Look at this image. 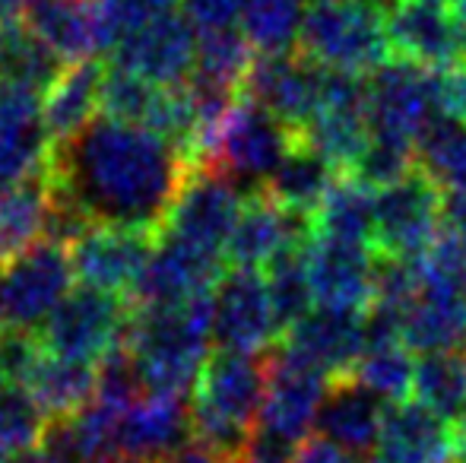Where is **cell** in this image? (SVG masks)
Wrapping results in <instances>:
<instances>
[{
  "label": "cell",
  "mask_w": 466,
  "mask_h": 463,
  "mask_svg": "<svg viewBox=\"0 0 466 463\" xmlns=\"http://www.w3.org/2000/svg\"><path fill=\"white\" fill-rule=\"evenodd\" d=\"M6 463H51L48 458L42 454V448H32V451H25V454H16V458H10Z\"/></svg>",
  "instance_id": "50"
},
{
  "label": "cell",
  "mask_w": 466,
  "mask_h": 463,
  "mask_svg": "<svg viewBox=\"0 0 466 463\" xmlns=\"http://www.w3.org/2000/svg\"><path fill=\"white\" fill-rule=\"evenodd\" d=\"M32 0H0V25L13 23V19H23L29 13Z\"/></svg>",
  "instance_id": "48"
},
{
  "label": "cell",
  "mask_w": 466,
  "mask_h": 463,
  "mask_svg": "<svg viewBox=\"0 0 466 463\" xmlns=\"http://www.w3.org/2000/svg\"><path fill=\"white\" fill-rule=\"evenodd\" d=\"M295 143L299 136L282 130L258 102L241 93L228 108L203 168H216L232 181H260L264 185Z\"/></svg>",
  "instance_id": "8"
},
{
  "label": "cell",
  "mask_w": 466,
  "mask_h": 463,
  "mask_svg": "<svg viewBox=\"0 0 466 463\" xmlns=\"http://www.w3.org/2000/svg\"><path fill=\"white\" fill-rule=\"evenodd\" d=\"M419 407L431 409L444 422H457L466 413V352H431L416 365L412 381Z\"/></svg>",
  "instance_id": "36"
},
{
  "label": "cell",
  "mask_w": 466,
  "mask_h": 463,
  "mask_svg": "<svg viewBox=\"0 0 466 463\" xmlns=\"http://www.w3.org/2000/svg\"><path fill=\"white\" fill-rule=\"evenodd\" d=\"M400 340L416 352H466V298L429 296L419 289L416 305L403 317Z\"/></svg>",
  "instance_id": "32"
},
{
  "label": "cell",
  "mask_w": 466,
  "mask_h": 463,
  "mask_svg": "<svg viewBox=\"0 0 466 463\" xmlns=\"http://www.w3.org/2000/svg\"><path fill=\"white\" fill-rule=\"evenodd\" d=\"M305 146H311L337 175L356 172L359 159L371 143L369 124V89L362 80L339 76L327 70V89L314 121L301 134Z\"/></svg>",
  "instance_id": "13"
},
{
  "label": "cell",
  "mask_w": 466,
  "mask_h": 463,
  "mask_svg": "<svg viewBox=\"0 0 466 463\" xmlns=\"http://www.w3.org/2000/svg\"><path fill=\"white\" fill-rule=\"evenodd\" d=\"M429 83V102L435 117H451V121H466V64L457 61L451 67L425 70Z\"/></svg>",
  "instance_id": "42"
},
{
  "label": "cell",
  "mask_w": 466,
  "mask_h": 463,
  "mask_svg": "<svg viewBox=\"0 0 466 463\" xmlns=\"http://www.w3.org/2000/svg\"><path fill=\"white\" fill-rule=\"evenodd\" d=\"M264 381L267 362L258 356L228 349L209 352L187 400L190 438L213 448L228 463H238L258 432Z\"/></svg>",
  "instance_id": "2"
},
{
  "label": "cell",
  "mask_w": 466,
  "mask_h": 463,
  "mask_svg": "<svg viewBox=\"0 0 466 463\" xmlns=\"http://www.w3.org/2000/svg\"><path fill=\"white\" fill-rule=\"evenodd\" d=\"M190 397L143 394L117 426V454L140 463H159L190 441Z\"/></svg>",
  "instance_id": "23"
},
{
  "label": "cell",
  "mask_w": 466,
  "mask_h": 463,
  "mask_svg": "<svg viewBox=\"0 0 466 463\" xmlns=\"http://www.w3.org/2000/svg\"><path fill=\"white\" fill-rule=\"evenodd\" d=\"M305 267L318 308L369 315L374 302V277H378V254L369 245L308 235Z\"/></svg>",
  "instance_id": "12"
},
{
  "label": "cell",
  "mask_w": 466,
  "mask_h": 463,
  "mask_svg": "<svg viewBox=\"0 0 466 463\" xmlns=\"http://www.w3.org/2000/svg\"><path fill=\"white\" fill-rule=\"evenodd\" d=\"M333 178H337V172L311 146H305V140H299L277 166V172L258 187L270 200H277L282 210L311 223L314 210L320 206L324 194L330 191Z\"/></svg>",
  "instance_id": "29"
},
{
  "label": "cell",
  "mask_w": 466,
  "mask_h": 463,
  "mask_svg": "<svg viewBox=\"0 0 466 463\" xmlns=\"http://www.w3.org/2000/svg\"><path fill=\"white\" fill-rule=\"evenodd\" d=\"M130 317H134V305L127 298L80 286L38 327V340L51 356L98 365L105 356L124 347Z\"/></svg>",
  "instance_id": "5"
},
{
  "label": "cell",
  "mask_w": 466,
  "mask_h": 463,
  "mask_svg": "<svg viewBox=\"0 0 466 463\" xmlns=\"http://www.w3.org/2000/svg\"><path fill=\"white\" fill-rule=\"evenodd\" d=\"M454 451H457V463H466V413L454 422Z\"/></svg>",
  "instance_id": "49"
},
{
  "label": "cell",
  "mask_w": 466,
  "mask_h": 463,
  "mask_svg": "<svg viewBox=\"0 0 466 463\" xmlns=\"http://www.w3.org/2000/svg\"><path fill=\"white\" fill-rule=\"evenodd\" d=\"M238 463H248V460H238Z\"/></svg>",
  "instance_id": "53"
},
{
  "label": "cell",
  "mask_w": 466,
  "mask_h": 463,
  "mask_svg": "<svg viewBox=\"0 0 466 463\" xmlns=\"http://www.w3.org/2000/svg\"><path fill=\"white\" fill-rule=\"evenodd\" d=\"M289 463H369V460L343 451V448L333 445V441H327V438H305L299 448H295V454Z\"/></svg>",
  "instance_id": "44"
},
{
  "label": "cell",
  "mask_w": 466,
  "mask_h": 463,
  "mask_svg": "<svg viewBox=\"0 0 466 463\" xmlns=\"http://www.w3.org/2000/svg\"><path fill=\"white\" fill-rule=\"evenodd\" d=\"M327 390H330V377L320 375L318 368L299 362L289 352L270 356L258 432H267L299 448L308 438V432L318 426Z\"/></svg>",
  "instance_id": "14"
},
{
  "label": "cell",
  "mask_w": 466,
  "mask_h": 463,
  "mask_svg": "<svg viewBox=\"0 0 466 463\" xmlns=\"http://www.w3.org/2000/svg\"><path fill=\"white\" fill-rule=\"evenodd\" d=\"M282 352L318 368L330 381H346L365 352V315L311 308L282 334Z\"/></svg>",
  "instance_id": "19"
},
{
  "label": "cell",
  "mask_w": 466,
  "mask_h": 463,
  "mask_svg": "<svg viewBox=\"0 0 466 463\" xmlns=\"http://www.w3.org/2000/svg\"><path fill=\"white\" fill-rule=\"evenodd\" d=\"M254 61H258V51L251 48L241 29L197 32V64L190 76L228 93H241Z\"/></svg>",
  "instance_id": "34"
},
{
  "label": "cell",
  "mask_w": 466,
  "mask_h": 463,
  "mask_svg": "<svg viewBox=\"0 0 466 463\" xmlns=\"http://www.w3.org/2000/svg\"><path fill=\"white\" fill-rule=\"evenodd\" d=\"M51 140L42 121V93L0 86V194L48 168Z\"/></svg>",
  "instance_id": "20"
},
{
  "label": "cell",
  "mask_w": 466,
  "mask_h": 463,
  "mask_svg": "<svg viewBox=\"0 0 466 463\" xmlns=\"http://www.w3.org/2000/svg\"><path fill=\"white\" fill-rule=\"evenodd\" d=\"M209 337H213V292L190 298L181 308L134 311L124 347L149 394L190 397L209 358Z\"/></svg>",
  "instance_id": "3"
},
{
  "label": "cell",
  "mask_w": 466,
  "mask_h": 463,
  "mask_svg": "<svg viewBox=\"0 0 466 463\" xmlns=\"http://www.w3.org/2000/svg\"><path fill=\"white\" fill-rule=\"evenodd\" d=\"M98 463H140V460L124 458V454H111V458H105V460H98Z\"/></svg>",
  "instance_id": "51"
},
{
  "label": "cell",
  "mask_w": 466,
  "mask_h": 463,
  "mask_svg": "<svg viewBox=\"0 0 466 463\" xmlns=\"http://www.w3.org/2000/svg\"><path fill=\"white\" fill-rule=\"evenodd\" d=\"M222 273H226V257L200 251L172 235H156V247L130 296V305L134 311L181 308L190 298L213 292Z\"/></svg>",
  "instance_id": "11"
},
{
  "label": "cell",
  "mask_w": 466,
  "mask_h": 463,
  "mask_svg": "<svg viewBox=\"0 0 466 463\" xmlns=\"http://www.w3.org/2000/svg\"><path fill=\"white\" fill-rule=\"evenodd\" d=\"M159 463H228L222 454H216L213 448H207L203 441H185L178 451H172L168 458H162Z\"/></svg>",
  "instance_id": "46"
},
{
  "label": "cell",
  "mask_w": 466,
  "mask_h": 463,
  "mask_svg": "<svg viewBox=\"0 0 466 463\" xmlns=\"http://www.w3.org/2000/svg\"><path fill=\"white\" fill-rule=\"evenodd\" d=\"M45 426L48 422L29 400V394L0 377V463L38 448Z\"/></svg>",
  "instance_id": "41"
},
{
  "label": "cell",
  "mask_w": 466,
  "mask_h": 463,
  "mask_svg": "<svg viewBox=\"0 0 466 463\" xmlns=\"http://www.w3.org/2000/svg\"><path fill=\"white\" fill-rule=\"evenodd\" d=\"M308 235H311L308 219L282 210L277 200H270L258 187L254 194H245L241 216L226 247V264L241 270H264L282 251L305 245Z\"/></svg>",
  "instance_id": "22"
},
{
  "label": "cell",
  "mask_w": 466,
  "mask_h": 463,
  "mask_svg": "<svg viewBox=\"0 0 466 463\" xmlns=\"http://www.w3.org/2000/svg\"><path fill=\"white\" fill-rule=\"evenodd\" d=\"M25 23L64 64L96 61L111 51L98 0H32Z\"/></svg>",
  "instance_id": "25"
},
{
  "label": "cell",
  "mask_w": 466,
  "mask_h": 463,
  "mask_svg": "<svg viewBox=\"0 0 466 463\" xmlns=\"http://www.w3.org/2000/svg\"><path fill=\"white\" fill-rule=\"evenodd\" d=\"M387 38L400 61L438 70L461 61L454 16L435 0H390L384 6Z\"/></svg>",
  "instance_id": "21"
},
{
  "label": "cell",
  "mask_w": 466,
  "mask_h": 463,
  "mask_svg": "<svg viewBox=\"0 0 466 463\" xmlns=\"http://www.w3.org/2000/svg\"><path fill=\"white\" fill-rule=\"evenodd\" d=\"M416 166L448 191L466 187V121L435 117L416 143Z\"/></svg>",
  "instance_id": "37"
},
{
  "label": "cell",
  "mask_w": 466,
  "mask_h": 463,
  "mask_svg": "<svg viewBox=\"0 0 466 463\" xmlns=\"http://www.w3.org/2000/svg\"><path fill=\"white\" fill-rule=\"evenodd\" d=\"M153 247L156 235L111 229V226H89L67 251L70 264H74V277L86 289L108 292V296L130 302Z\"/></svg>",
  "instance_id": "16"
},
{
  "label": "cell",
  "mask_w": 466,
  "mask_h": 463,
  "mask_svg": "<svg viewBox=\"0 0 466 463\" xmlns=\"http://www.w3.org/2000/svg\"><path fill=\"white\" fill-rule=\"evenodd\" d=\"M190 175L175 143L137 124L98 115L51 146L48 181L89 226L159 235Z\"/></svg>",
  "instance_id": "1"
},
{
  "label": "cell",
  "mask_w": 466,
  "mask_h": 463,
  "mask_svg": "<svg viewBox=\"0 0 466 463\" xmlns=\"http://www.w3.org/2000/svg\"><path fill=\"white\" fill-rule=\"evenodd\" d=\"M451 16H454L457 45H461V61L466 64V0H454V6H451Z\"/></svg>",
  "instance_id": "47"
},
{
  "label": "cell",
  "mask_w": 466,
  "mask_h": 463,
  "mask_svg": "<svg viewBox=\"0 0 466 463\" xmlns=\"http://www.w3.org/2000/svg\"><path fill=\"white\" fill-rule=\"evenodd\" d=\"M111 64L156 86H181L197 64V29L185 13H168L140 25L111 48Z\"/></svg>",
  "instance_id": "17"
},
{
  "label": "cell",
  "mask_w": 466,
  "mask_h": 463,
  "mask_svg": "<svg viewBox=\"0 0 466 463\" xmlns=\"http://www.w3.org/2000/svg\"><path fill=\"white\" fill-rule=\"evenodd\" d=\"M70 251L57 241H38L0 267V330H35L74 292Z\"/></svg>",
  "instance_id": "6"
},
{
  "label": "cell",
  "mask_w": 466,
  "mask_h": 463,
  "mask_svg": "<svg viewBox=\"0 0 466 463\" xmlns=\"http://www.w3.org/2000/svg\"><path fill=\"white\" fill-rule=\"evenodd\" d=\"M105 67L98 61L67 64L42 96V121L51 146L80 134L86 124L102 115Z\"/></svg>",
  "instance_id": "26"
},
{
  "label": "cell",
  "mask_w": 466,
  "mask_h": 463,
  "mask_svg": "<svg viewBox=\"0 0 466 463\" xmlns=\"http://www.w3.org/2000/svg\"><path fill=\"white\" fill-rule=\"evenodd\" d=\"M241 204H245V194L238 191V181L216 168L197 166L190 168L185 187L166 219V229L159 235H172L200 251L226 257L228 238L241 216Z\"/></svg>",
  "instance_id": "10"
},
{
  "label": "cell",
  "mask_w": 466,
  "mask_h": 463,
  "mask_svg": "<svg viewBox=\"0 0 466 463\" xmlns=\"http://www.w3.org/2000/svg\"><path fill=\"white\" fill-rule=\"evenodd\" d=\"M51 213L48 168L0 194V267L45 241Z\"/></svg>",
  "instance_id": "30"
},
{
  "label": "cell",
  "mask_w": 466,
  "mask_h": 463,
  "mask_svg": "<svg viewBox=\"0 0 466 463\" xmlns=\"http://www.w3.org/2000/svg\"><path fill=\"white\" fill-rule=\"evenodd\" d=\"M374 204H378V191L371 185H365L356 175H337L311 216V235H327V238L371 247Z\"/></svg>",
  "instance_id": "31"
},
{
  "label": "cell",
  "mask_w": 466,
  "mask_h": 463,
  "mask_svg": "<svg viewBox=\"0 0 466 463\" xmlns=\"http://www.w3.org/2000/svg\"><path fill=\"white\" fill-rule=\"evenodd\" d=\"M380 426H384V407H380L378 397L359 388L352 377L330 381L327 400L318 416V432L327 441L356 454V458H362V454L371 458L374 445L380 438Z\"/></svg>",
  "instance_id": "27"
},
{
  "label": "cell",
  "mask_w": 466,
  "mask_h": 463,
  "mask_svg": "<svg viewBox=\"0 0 466 463\" xmlns=\"http://www.w3.org/2000/svg\"><path fill=\"white\" fill-rule=\"evenodd\" d=\"M213 337L219 349L258 356L279 340L282 330L273 315L267 283L260 270L228 267L213 289Z\"/></svg>",
  "instance_id": "15"
},
{
  "label": "cell",
  "mask_w": 466,
  "mask_h": 463,
  "mask_svg": "<svg viewBox=\"0 0 466 463\" xmlns=\"http://www.w3.org/2000/svg\"><path fill=\"white\" fill-rule=\"evenodd\" d=\"M245 4L248 0H181L185 16L197 32L235 29V23H241Z\"/></svg>",
  "instance_id": "43"
},
{
  "label": "cell",
  "mask_w": 466,
  "mask_h": 463,
  "mask_svg": "<svg viewBox=\"0 0 466 463\" xmlns=\"http://www.w3.org/2000/svg\"><path fill=\"white\" fill-rule=\"evenodd\" d=\"M410 352L412 349L403 340H393V337L365 340L362 358L352 368V381L390 407L406 403V397L412 394V381H416V362Z\"/></svg>",
  "instance_id": "35"
},
{
  "label": "cell",
  "mask_w": 466,
  "mask_h": 463,
  "mask_svg": "<svg viewBox=\"0 0 466 463\" xmlns=\"http://www.w3.org/2000/svg\"><path fill=\"white\" fill-rule=\"evenodd\" d=\"M96 368L98 365L86 362H70V358L51 356L45 349V356L35 362L32 375L25 377L23 390L29 394V400L35 403V409L45 416V422L51 419H67V416L80 413L93 403L96 397Z\"/></svg>",
  "instance_id": "28"
},
{
  "label": "cell",
  "mask_w": 466,
  "mask_h": 463,
  "mask_svg": "<svg viewBox=\"0 0 466 463\" xmlns=\"http://www.w3.org/2000/svg\"><path fill=\"white\" fill-rule=\"evenodd\" d=\"M369 463H457L454 428L419 403H393Z\"/></svg>",
  "instance_id": "24"
},
{
  "label": "cell",
  "mask_w": 466,
  "mask_h": 463,
  "mask_svg": "<svg viewBox=\"0 0 466 463\" xmlns=\"http://www.w3.org/2000/svg\"><path fill=\"white\" fill-rule=\"evenodd\" d=\"M305 0H248L241 32L258 55H286L299 42Z\"/></svg>",
  "instance_id": "38"
},
{
  "label": "cell",
  "mask_w": 466,
  "mask_h": 463,
  "mask_svg": "<svg viewBox=\"0 0 466 463\" xmlns=\"http://www.w3.org/2000/svg\"><path fill=\"white\" fill-rule=\"evenodd\" d=\"M67 64L32 32L25 19L0 25V86H25L45 96Z\"/></svg>",
  "instance_id": "33"
},
{
  "label": "cell",
  "mask_w": 466,
  "mask_h": 463,
  "mask_svg": "<svg viewBox=\"0 0 466 463\" xmlns=\"http://www.w3.org/2000/svg\"><path fill=\"white\" fill-rule=\"evenodd\" d=\"M441 206L444 191L419 166L406 178L380 187L371 251L387 260H416L441 232Z\"/></svg>",
  "instance_id": "7"
},
{
  "label": "cell",
  "mask_w": 466,
  "mask_h": 463,
  "mask_svg": "<svg viewBox=\"0 0 466 463\" xmlns=\"http://www.w3.org/2000/svg\"><path fill=\"white\" fill-rule=\"evenodd\" d=\"M264 283H267V296H270V305H273V315H277V324L282 334H286V330L292 327V324H299L314 305L311 283H308V267H305V245L289 247L279 257H273L270 264L264 267Z\"/></svg>",
  "instance_id": "39"
},
{
  "label": "cell",
  "mask_w": 466,
  "mask_h": 463,
  "mask_svg": "<svg viewBox=\"0 0 466 463\" xmlns=\"http://www.w3.org/2000/svg\"><path fill=\"white\" fill-rule=\"evenodd\" d=\"M441 226H444V232H451V235H457V238L466 241V187L463 191L444 194Z\"/></svg>",
  "instance_id": "45"
},
{
  "label": "cell",
  "mask_w": 466,
  "mask_h": 463,
  "mask_svg": "<svg viewBox=\"0 0 466 463\" xmlns=\"http://www.w3.org/2000/svg\"><path fill=\"white\" fill-rule=\"evenodd\" d=\"M365 89H369V124L374 140L403 143L416 149L422 130L429 127V121H435L425 67L393 57L378 74L369 76Z\"/></svg>",
  "instance_id": "18"
},
{
  "label": "cell",
  "mask_w": 466,
  "mask_h": 463,
  "mask_svg": "<svg viewBox=\"0 0 466 463\" xmlns=\"http://www.w3.org/2000/svg\"><path fill=\"white\" fill-rule=\"evenodd\" d=\"M324 89L327 70L299 51H286V55H258L241 93L258 102L282 130L301 140L324 102Z\"/></svg>",
  "instance_id": "9"
},
{
  "label": "cell",
  "mask_w": 466,
  "mask_h": 463,
  "mask_svg": "<svg viewBox=\"0 0 466 463\" xmlns=\"http://www.w3.org/2000/svg\"><path fill=\"white\" fill-rule=\"evenodd\" d=\"M435 4H448V0H435Z\"/></svg>",
  "instance_id": "52"
},
{
  "label": "cell",
  "mask_w": 466,
  "mask_h": 463,
  "mask_svg": "<svg viewBox=\"0 0 466 463\" xmlns=\"http://www.w3.org/2000/svg\"><path fill=\"white\" fill-rule=\"evenodd\" d=\"M419 277V289L429 296L466 298V241L451 232H438V238L412 260Z\"/></svg>",
  "instance_id": "40"
},
{
  "label": "cell",
  "mask_w": 466,
  "mask_h": 463,
  "mask_svg": "<svg viewBox=\"0 0 466 463\" xmlns=\"http://www.w3.org/2000/svg\"><path fill=\"white\" fill-rule=\"evenodd\" d=\"M384 6L378 0H311L295 51L339 76L362 80L393 61Z\"/></svg>",
  "instance_id": "4"
}]
</instances>
